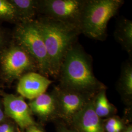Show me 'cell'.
<instances>
[{
  "label": "cell",
  "instance_id": "6",
  "mask_svg": "<svg viewBox=\"0 0 132 132\" xmlns=\"http://www.w3.org/2000/svg\"><path fill=\"white\" fill-rule=\"evenodd\" d=\"M85 1L40 0L39 1V14H42V17L75 27L79 30L80 19Z\"/></svg>",
  "mask_w": 132,
  "mask_h": 132
},
{
  "label": "cell",
  "instance_id": "15",
  "mask_svg": "<svg viewBox=\"0 0 132 132\" xmlns=\"http://www.w3.org/2000/svg\"><path fill=\"white\" fill-rule=\"evenodd\" d=\"M106 90V89L100 90L94 97V110L100 118H110L117 111L116 107L109 101Z\"/></svg>",
  "mask_w": 132,
  "mask_h": 132
},
{
  "label": "cell",
  "instance_id": "3",
  "mask_svg": "<svg viewBox=\"0 0 132 132\" xmlns=\"http://www.w3.org/2000/svg\"><path fill=\"white\" fill-rule=\"evenodd\" d=\"M124 3L122 0H85L79 24L80 33L92 39L105 40L109 21L118 13Z\"/></svg>",
  "mask_w": 132,
  "mask_h": 132
},
{
  "label": "cell",
  "instance_id": "22",
  "mask_svg": "<svg viewBox=\"0 0 132 132\" xmlns=\"http://www.w3.org/2000/svg\"><path fill=\"white\" fill-rule=\"evenodd\" d=\"M132 132V126H129L127 129H126L125 131H124L123 132Z\"/></svg>",
  "mask_w": 132,
  "mask_h": 132
},
{
  "label": "cell",
  "instance_id": "14",
  "mask_svg": "<svg viewBox=\"0 0 132 132\" xmlns=\"http://www.w3.org/2000/svg\"><path fill=\"white\" fill-rule=\"evenodd\" d=\"M117 85L123 98L130 103L132 96V62H126L123 64Z\"/></svg>",
  "mask_w": 132,
  "mask_h": 132
},
{
  "label": "cell",
  "instance_id": "11",
  "mask_svg": "<svg viewBox=\"0 0 132 132\" xmlns=\"http://www.w3.org/2000/svg\"><path fill=\"white\" fill-rule=\"evenodd\" d=\"M28 105L32 113L39 118L46 120L57 117L56 102L52 92L40 95L30 100Z\"/></svg>",
  "mask_w": 132,
  "mask_h": 132
},
{
  "label": "cell",
  "instance_id": "17",
  "mask_svg": "<svg viewBox=\"0 0 132 132\" xmlns=\"http://www.w3.org/2000/svg\"><path fill=\"white\" fill-rule=\"evenodd\" d=\"M10 41L7 33H6L3 29L0 28V53Z\"/></svg>",
  "mask_w": 132,
  "mask_h": 132
},
{
  "label": "cell",
  "instance_id": "13",
  "mask_svg": "<svg viewBox=\"0 0 132 132\" xmlns=\"http://www.w3.org/2000/svg\"><path fill=\"white\" fill-rule=\"evenodd\" d=\"M116 40L123 49L132 56V21L125 18H121L118 23L114 32Z\"/></svg>",
  "mask_w": 132,
  "mask_h": 132
},
{
  "label": "cell",
  "instance_id": "5",
  "mask_svg": "<svg viewBox=\"0 0 132 132\" xmlns=\"http://www.w3.org/2000/svg\"><path fill=\"white\" fill-rule=\"evenodd\" d=\"M37 71L38 64L34 59L12 39L0 53V75L7 83Z\"/></svg>",
  "mask_w": 132,
  "mask_h": 132
},
{
  "label": "cell",
  "instance_id": "18",
  "mask_svg": "<svg viewBox=\"0 0 132 132\" xmlns=\"http://www.w3.org/2000/svg\"><path fill=\"white\" fill-rule=\"evenodd\" d=\"M0 132H16V129L13 124L3 122L0 124Z\"/></svg>",
  "mask_w": 132,
  "mask_h": 132
},
{
  "label": "cell",
  "instance_id": "1",
  "mask_svg": "<svg viewBox=\"0 0 132 132\" xmlns=\"http://www.w3.org/2000/svg\"><path fill=\"white\" fill-rule=\"evenodd\" d=\"M63 89L95 96L106 87L94 76L92 57L78 43L69 50L62 62L58 77Z\"/></svg>",
  "mask_w": 132,
  "mask_h": 132
},
{
  "label": "cell",
  "instance_id": "10",
  "mask_svg": "<svg viewBox=\"0 0 132 132\" xmlns=\"http://www.w3.org/2000/svg\"><path fill=\"white\" fill-rule=\"evenodd\" d=\"M94 97L72 119L71 125L77 132H105L101 118L94 108Z\"/></svg>",
  "mask_w": 132,
  "mask_h": 132
},
{
  "label": "cell",
  "instance_id": "8",
  "mask_svg": "<svg viewBox=\"0 0 132 132\" xmlns=\"http://www.w3.org/2000/svg\"><path fill=\"white\" fill-rule=\"evenodd\" d=\"M2 102L5 116L12 119L21 129H26L36 124L28 105L22 96L5 94Z\"/></svg>",
  "mask_w": 132,
  "mask_h": 132
},
{
  "label": "cell",
  "instance_id": "7",
  "mask_svg": "<svg viewBox=\"0 0 132 132\" xmlns=\"http://www.w3.org/2000/svg\"><path fill=\"white\" fill-rule=\"evenodd\" d=\"M56 100L57 117L71 124L74 117L95 96L63 89L58 86L52 92Z\"/></svg>",
  "mask_w": 132,
  "mask_h": 132
},
{
  "label": "cell",
  "instance_id": "23",
  "mask_svg": "<svg viewBox=\"0 0 132 132\" xmlns=\"http://www.w3.org/2000/svg\"><path fill=\"white\" fill-rule=\"evenodd\" d=\"M2 80H3V79H2V77H1V75H0V85H1V81H2Z\"/></svg>",
  "mask_w": 132,
  "mask_h": 132
},
{
  "label": "cell",
  "instance_id": "19",
  "mask_svg": "<svg viewBox=\"0 0 132 132\" xmlns=\"http://www.w3.org/2000/svg\"><path fill=\"white\" fill-rule=\"evenodd\" d=\"M56 132H77L73 128L68 127L64 124H59L56 128Z\"/></svg>",
  "mask_w": 132,
  "mask_h": 132
},
{
  "label": "cell",
  "instance_id": "4",
  "mask_svg": "<svg viewBox=\"0 0 132 132\" xmlns=\"http://www.w3.org/2000/svg\"><path fill=\"white\" fill-rule=\"evenodd\" d=\"M12 39L34 59L40 73L50 76L46 48L36 20L16 24Z\"/></svg>",
  "mask_w": 132,
  "mask_h": 132
},
{
  "label": "cell",
  "instance_id": "21",
  "mask_svg": "<svg viewBox=\"0 0 132 132\" xmlns=\"http://www.w3.org/2000/svg\"><path fill=\"white\" fill-rule=\"evenodd\" d=\"M5 118V115L4 113L3 106L2 102L1 103H0V124L4 122Z\"/></svg>",
  "mask_w": 132,
  "mask_h": 132
},
{
  "label": "cell",
  "instance_id": "20",
  "mask_svg": "<svg viewBox=\"0 0 132 132\" xmlns=\"http://www.w3.org/2000/svg\"><path fill=\"white\" fill-rule=\"evenodd\" d=\"M26 130V132H44L42 129L36 125V124L30 126L27 128Z\"/></svg>",
  "mask_w": 132,
  "mask_h": 132
},
{
  "label": "cell",
  "instance_id": "2",
  "mask_svg": "<svg viewBox=\"0 0 132 132\" xmlns=\"http://www.w3.org/2000/svg\"><path fill=\"white\" fill-rule=\"evenodd\" d=\"M36 21L46 48L50 76L57 78L64 58L77 42L80 31L75 27L42 16Z\"/></svg>",
  "mask_w": 132,
  "mask_h": 132
},
{
  "label": "cell",
  "instance_id": "16",
  "mask_svg": "<svg viewBox=\"0 0 132 132\" xmlns=\"http://www.w3.org/2000/svg\"><path fill=\"white\" fill-rule=\"evenodd\" d=\"M0 21L18 23L16 11L9 0H0Z\"/></svg>",
  "mask_w": 132,
  "mask_h": 132
},
{
  "label": "cell",
  "instance_id": "9",
  "mask_svg": "<svg viewBox=\"0 0 132 132\" xmlns=\"http://www.w3.org/2000/svg\"><path fill=\"white\" fill-rule=\"evenodd\" d=\"M52 83L47 77L36 72H29L18 81L17 91L20 96L32 100L46 93Z\"/></svg>",
  "mask_w": 132,
  "mask_h": 132
},
{
  "label": "cell",
  "instance_id": "12",
  "mask_svg": "<svg viewBox=\"0 0 132 132\" xmlns=\"http://www.w3.org/2000/svg\"><path fill=\"white\" fill-rule=\"evenodd\" d=\"M13 5L18 20V23L36 20L39 14V1L9 0Z\"/></svg>",
  "mask_w": 132,
  "mask_h": 132
}]
</instances>
